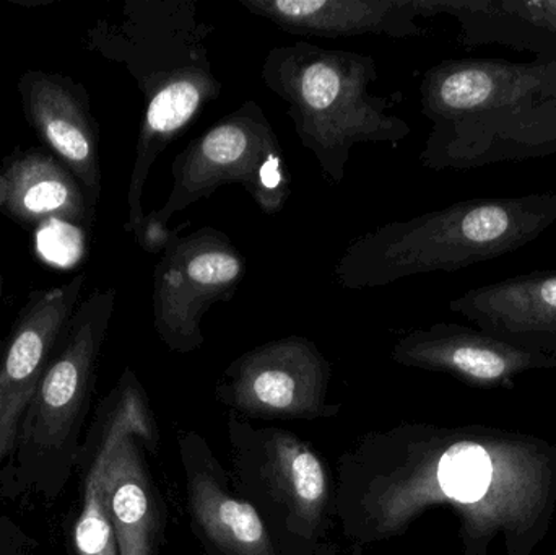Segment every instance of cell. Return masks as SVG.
<instances>
[{
  "instance_id": "1",
  "label": "cell",
  "mask_w": 556,
  "mask_h": 555,
  "mask_svg": "<svg viewBox=\"0 0 556 555\" xmlns=\"http://www.w3.org/2000/svg\"><path fill=\"white\" fill-rule=\"evenodd\" d=\"M337 524L353 544L401 537L430 508L459 520L464 554L531 555L556 508V446L482 426L401 424L363 437L337 469Z\"/></svg>"
},
{
  "instance_id": "2",
  "label": "cell",
  "mask_w": 556,
  "mask_h": 555,
  "mask_svg": "<svg viewBox=\"0 0 556 555\" xmlns=\"http://www.w3.org/2000/svg\"><path fill=\"white\" fill-rule=\"evenodd\" d=\"M420 163L464 172L556 155V61L450 59L425 72Z\"/></svg>"
},
{
  "instance_id": "3",
  "label": "cell",
  "mask_w": 556,
  "mask_h": 555,
  "mask_svg": "<svg viewBox=\"0 0 556 555\" xmlns=\"http://www.w3.org/2000/svg\"><path fill=\"white\" fill-rule=\"evenodd\" d=\"M215 26L195 0H132L119 26H108L101 39L110 58L123 62L143 94L124 230L142 224L143 189L156 160L220 97L208 39Z\"/></svg>"
},
{
  "instance_id": "4",
  "label": "cell",
  "mask_w": 556,
  "mask_h": 555,
  "mask_svg": "<svg viewBox=\"0 0 556 555\" xmlns=\"http://www.w3.org/2000/svg\"><path fill=\"white\" fill-rule=\"evenodd\" d=\"M556 224V191L456 202L389 222L355 238L333 267L342 289H378L405 277L456 273L538 240Z\"/></svg>"
},
{
  "instance_id": "5",
  "label": "cell",
  "mask_w": 556,
  "mask_h": 555,
  "mask_svg": "<svg viewBox=\"0 0 556 555\" xmlns=\"http://www.w3.org/2000/svg\"><path fill=\"white\" fill-rule=\"evenodd\" d=\"M261 78L287 103L301 146L313 153L330 185H342L353 147H397L410 136L408 123L389 113L394 98L371 93L378 80L371 55L298 39L270 49Z\"/></svg>"
},
{
  "instance_id": "6",
  "label": "cell",
  "mask_w": 556,
  "mask_h": 555,
  "mask_svg": "<svg viewBox=\"0 0 556 555\" xmlns=\"http://www.w3.org/2000/svg\"><path fill=\"white\" fill-rule=\"evenodd\" d=\"M231 481L266 524L280 555H311L337 524V478L307 440L228 414Z\"/></svg>"
},
{
  "instance_id": "7",
  "label": "cell",
  "mask_w": 556,
  "mask_h": 555,
  "mask_svg": "<svg viewBox=\"0 0 556 555\" xmlns=\"http://www.w3.org/2000/svg\"><path fill=\"white\" fill-rule=\"evenodd\" d=\"M172 176L165 204L143 217L165 228L175 214L222 186H241L266 215L283 211L291 195L283 149L256 101H244L192 139L173 160Z\"/></svg>"
},
{
  "instance_id": "8",
  "label": "cell",
  "mask_w": 556,
  "mask_h": 555,
  "mask_svg": "<svg viewBox=\"0 0 556 555\" xmlns=\"http://www.w3.org/2000/svg\"><path fill=\"white\" fill-rule=\"evenodd\" d=\"M247 276V257L225 231L202 227L176 238L153 270V326L172 352L204 345L202 321L217 303L233 300Z\"/></svg>"
},
{
  "instance_id": "9",
  "label": "cell",
  "mask_w": 556,
  "mask_h": 555,
  "mask_svg": "<svg viewBox=\"0 0 556 555\" xmlns=\"http://www.w3.org/2000/svg\"><path fill=\"white\" fill-rule=\"evenodd\" d=\"M332 365L311 339L287 336L235 358L215 396L244 419H330L342 413L329 403Z\"/></svg>"
},
{
  "instance_id": "10",
  "label": "cell",
  "mask_w": 556,
  "mask_h": 555,
  "mask_svg": "<svg viewBox=\"0 0 556 555\" xmlns=\"http://www.w3.org/2000/svg\"><path fill=\"white\" fill-rule=\"evenodd\" d=\"M116 305V289L94 290L75 308L62 332L64 345L49 362L38 391L26 411V440L58 449L74 430L93 387L101 345ZM23 437V439H25Z\"/></svg>"
},
{
  "instance_id": "11",
  "label": "cell",
  "mask_w": 556,
  "mask_h": 555,
  "mask_svg": "<svg viewBox=\"0 0 556 555\" xmlns=\"http://www.w3.org/2000/svg\"><path fill=\"white\" fill-rule=\"evenodd\" d=\"M186 508L192 533L207 555H280L256 508L241 497L207 440L194 430L178 436Z\"/></svg>"
},
{
  "instance_id": "12",
  "label": "cell",
  "mask_w": 556,
  "mask_h": 555,
  "mask_svg": "<svg viewBox=\"0 0 556 555\" xmlns=\"http://www.w3.org/2000/svg\"><path fill=\"white\" fill-rule=\"evenodd\" d=\"M84 283L80 274L65 286L33 292L16 319L0 357V465L15 449L22 417L80 302Z\"/></svg>"
},
{
  "instance_id": "13",
  "label": "cell",
  "mask_w": 556,
  "mask_h": 555,
  "mask_svg": "<svg viewBox=\"0 0 556 555\" xmlns=\"http://www.w3.org/2000/svg\"><path fill=\"white\" fill-rule=\"evenodd\" d=\"M402 367L441 371L482 390L515 387L526 371L556 367V358L502 341L469 326L438 323L402 336L391 352Z\"/></svg>"
},
{
  "instance_id": "14",
  "label": "cell",
  "mask_w": 556,
  "mask_h": 555,
  "mask_svg": "<svg viewBox=\"0 0 556 555\" xmlns=\"http://www.w3.org/2000/svg\"><path fill=\"white\" fill-rule=\"evenodd\" d=\"M480 331L556 358V270L477 287L450 303Z\"/></svg>"
},
{
  "instance_id": "15",
  "label": "cell",
  "mask_w": 556,
  "mask_h": 555,
  "mask_svg": "<svg viewBox=\"0 0 556 555\" xmlns=\"http://www.w3.org/2000/svg\"><path fill=\"white\" fill-rule=\"evenodd\" d=\"M241 5L288 35L340 39L356 36L417 38L424 0H241Z\"/></svg>"
},
{
  "instance_id": "16",
  "label": "cell",
  "mask_w": 556,
  "mask_h": 555,
  "mask_svg": "<svg viewBox=\"0 0 556 555\" xmlns=\"http://www.w3.org/2000/svg\"><path fill=\"white\" fill-rule=\"evenodd\" d=\"M23 110L36 133L87 189L90 204L101 192L98 130L85 94L61 75L28 72L20 78Z\"/></svg>"
},
{
  "instance_id": "17",
  "label": "cell",
  "mask_w": 556,
  "mask_h": 555,
  "mask_svg": "<svg viewBox=\"0 0 556 555\" xmlns=\"http://www.w3.org/2000/svg\"><path fill=\"white\" fill-rule=\"evenodd\" d=\"M110 414L98 440L93 465L85 479L84 507L75 525L78 555H119L108 512L106 471L117 445L139 433L159 446V432L142 384L130 368L124 371L111 400Z\"/></svg>"
},
{
  "instance_id": "18",
  "label": "cell",
  "mask_w": 556,
  "mask_h": 555,
  "mask_svg": "<svg viewBox=\"0 0 556 555\" xmlns=\"http://www.w3.org/2000/svg\"><path fill=\"white\" fill-rule=\"evenodd\" d=\"M143 449L159 446L139 433L117 445L106 471L108 512L119 555H160L165 505L147 466Z\"/></svg>"
},
{
  "instance_id": "19",
  "label": "cell",
  "mask_w": 556,
  "mask_h": 555,
  "mask_svg": "<svg viewBox=\"0 0 556 555\" xmlns=\"http://www.w3.org/2000/svg\"><path fill=\"white\" fill-rule=\"evenodd\" d=\"M424 9L454 16L467 48L503 45L556 61V0H424Z\"/></svg>"
},
{
  "instance_id": "20",
  "label": "cell",
  "mask_w": 556,
  "mask_h": 555,
  "mask_svg": "<svg viewBox=\"0 0 556 555\" xmlns=\"http://www.w3.org/2000/svg\"><path fill=\"white\" fill-rule=\"evenodd\" d=\"M3 175L10 185L5 211L25 224L81 222L87 215L80 182L46 153L31 150L16 156Z\"/></svg>"
},
{
  "instance_id": "21",
  "label": "cell",
  "mask_w": 556,
  "mask_h": 555,
  "mask_svg": "<svg viewBox=\"0 0 556 555\" xmlns=\"http://www.w3.org/2000/svg\"><path fill=\"white\" fill-rule=\"evenodd\" d=\"M10 198V185L5 175H0V209H5Z\"/></svg>"
},
{
  "instance_id": "22",
  "label": "cell",
  "mask_w": 556,
  "mask_h": 555,
  "mask_svg": "<svg viewBox=\"0 0 556 555\" xmlns=\"http://www.w3.org/2000/svg\"><path fill=\"white\" fill-rule=\"evenodd\" d=\"M311 555H340V553L332 546V544H329L326 541V543L319 544Z\"/></svg>"
},
{
  "instance_id": "23",
  "label": "cell",
  "mask_w": 556,
  "mask_h": 555,
  "mask_svg": "<svg viewBox=\"0 0 556 555\" xmlns=\"http://www.w3.org/2000/svg\"><path fill=\"white\" fill-rule=\"evenodd\" d=\"M0 295H2V277H0Z\"/></svg>"
},
{
  "instance_id": "24",
  "label": "cell",
  "mask_w": 556,
  "mask_h": 555,
  "mask_svg": "<svg viewBox=\"0 0 556 555\" xmlns=\"http://www.w3.org/2000/svg\"><path fill=\"white\" fill-rule=\"evenodd\" d=\"M554 555H556V550H555V553H554Z\"/></svg>"
},
{
  "instance_id": "25",
  "label": "cell",
  "mask_w": 556,
  "mask_h": 555,
  "mask_svg": "<svg viewBox=\"0 0 556 555\" xmlns=\"http://www.w3.org/2000/svg\"><path fill=\"white\" fill-rule=\"evenodd\" d=\"M204 555H207V554H204Z\"/></svg>"
}]
</instances>
